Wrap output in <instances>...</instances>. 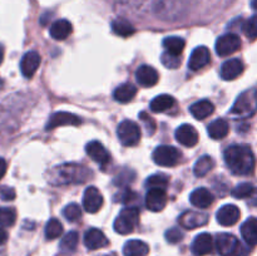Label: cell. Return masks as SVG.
<instances>
[{
    "label": "cell",
    "instance_id": "6da1fadb",
    "mask_svg": "<svg viewBox=\"0 0 257 256\" xmlns=\"http://www.w3.org/2000/svg\"><path fill=\"white\" fill-rule=\"evenodd\" d=\"M223 158L233 175L247 176L255 168V156L246 145H232L223 152Z\"/></svg>",
    "mask_w": 257,
    "mask_h": 256
},
{
    "label": "cell",
    "instance_id": "7a4b0ae2",
    "mask_svg": "<svg viewBox=\"0 0 257 256\" xmlns=\"http://www.w3.org/2000/svg\"><path fill=\"white\" fill-rule=\"evenodd\" d=\"M92 175L87 167L77 163H63L55 166L48 175V182L54 186L83 183Z\"/></svg>",
    "mask_w": 257,
    "mask_h": 256
},
{
    "label": "cell",
    "instance_id": "3957f363",
    "mask_svg": "<svg viewBox=\"0 0 257 256\" xmlns=\"http://www.w3.org/2000/svg\"><path fill=\"white\" fill-rule=\"evenodd\" d=\"M152 12L158 19L178 20L187 12L186 0H152Z\"/></svg>",
    "mask_w": 257,
    "mask_h": 256
},
{
    "label": "cell",
    "instance_id": "277c9868",
    "mask_svg": "<svg viewBox=\"0 0 257 256\" xmlns=\"http://www.w3.org/2000/svg\"><path fill=\"white\" fill-rule=\"evenodd\" d=\"M257 112V89L245 90L237 97L230 110V114L236 119H245L252 117Z\"/></svg>",
    "mask_w": 257,
    "mask_h": 256
},
{
    "label": "cell",
    "instance_id": "5b68a950",
    "mask_svg": "<svg viewBox=\"0 0 257 256\" xmlns=\"http://www.w3.org/2000/svg\"><path fill=\"white\" fill-rule=\"evenodd\" d=\"M216 246L221 256H247L248 248L231 233H220L216 237Z\"/></svg>",
    "mask_w": 257,
    "mask_h": 256
},
{
    "label": "cell",
    "instance_id": "8992f818",
    "mask_svg": "<svg viewBox=\"0 0 257 256\" xmlns=\"http://www.w3.org/2000/svg\"><path fill=\"white\" fill-rule=\"evenodd\" d=\"M140 220V211L136 207H125L114 220V231L120 235H128L135 230Z\"/></svg>",
    "mask_w": 257,
    "mask_h": 256
},
{
    "label": "cell",
    "instance_id": "52a82bcc",
    "mask_svg": "<svg viewBox=\"0 0 257 256\" xmlns=\"http://www.w3.org/2000/svg\"><path fill=\"white\" fill-rule=\"evenodd\" d=\"M117 135L120 143L125 147H135L141 141V128L131 119L122 120L117 128Z\"/></svg>",
    "mask_w": 257,
    "mask_h": 256
},
{
    "label": "cell",
    "instance_id": "ba28073f",
    "mask_svg": "<svg viewBox=\"0 0 257 256\" xmlns=\"http://www.w3.org/2000/svg\"><path fill=\"white\" fill-rule=\"evenodd\" d=\"M152 158L156 165L162 167H173L181 160V152L173 146H158L152 153Z\"/></svg>",
    "mask_w": 257,
    "mask_h": 256
},
{
    "label": "cell",
    "instance_id": "9c48e42d",
    "mask_svg": "<svg viewBox=\"0 0 257 256\" xmlns=\"http://www.w3.org/2000/svg\"><path fill=\"white\" fill-rule=\"evenodd\" d=\"M216 53L220 57H228L241 48V39L235 33H227L220 37L216 42Z\"/></svg>",
    "mask_w": 257,
    "mask_h": 256
},
{
    "label": "cell",
    "instance_id": "30bf717a",
    "mask_svg": "<svg viewBox=\"0 0 257 256\" xmlns=\"http://www.w3.org/2000/svg\"><path fill=\"white\" fill-rule=\"evenodd\" d=\"M178 222L183 228L195 230V228L202 227L208 222V215L201 211H185L178 217Z\"/></svg>",
    "mask_w": 257,
    "mask_h": 256
},
{
    "label": "cell",
    "instance_id": "8fae6325",
    "mask_svg": "<svg viewBox=\"0 0 257 256\" xmlns=\"http://www.w3.org/2000/svg\"><path fill=\"white\" fill-rule=\"evenodd\" d=\"M80 123H82V119L77 114L69 112H57L49 118L47 125H45V130L52 131L57 127H62V125H79Z\"/></svg>",
    "mask_w": 257,
    "mask_h": 256
},
{
    "label": "cell",
    "instance_id": "7c38bea8",
    "mask_svg": "<svg viewBox=\"0 0 257 256\" xmlns=\"http://www.w3.org/2000/svg\"><path fill=\"white\" fill-rule=\"evenodd\" d=\"M102 206L103 197L99 190L94 186L88 187L85 190L84 196H83V207H84V210L89 213H95L102 208Z\"/></svg>",
    "mask_w": 257,
    "mask_h": 256
},
{
    "label": "cell",
    "instance_id": "4fadbf2b",
    "mask_svg": "<svg viewBox=\"0 0 257 256\" xmlns=\"http://www.w3.org/2000/svg\"><path fill=\"white\" fill-rule=\"evenodd\" d=\"M167 205V195L165 190L161 188H151L146 195V206L150 211L160 212Z\"/></svg>",
    "mask_w": 257,
    "mask_h": 256
},
{
    "label": "cell",
    "instance_id": "5bb4252c",
    "mask_svg": "<svg viewBox=\"0 0 257 256\" xmlns=\"http://www.w3.org/2000/svg\"><path fill=\"white\" fill-rule=\"evenodd\" d=\"M40 62H42V58H40L39 53L35 52V50H30V52L25 53L22 58V62H20V70H22V74L25 78H32L35 74V72L39 68Z\"/></svg>",
    "mask_w": 257,
    "mask_h": 256
},
{
    "label": "cell",
    "instance_id": "9a60e30c",
    "mask_svg": "<svg viewBox=\"0 0 257 256\" xmlns=\"http://www.w3.org/2000/svg\"><path fill=\"white\" fill-rule=\"evenodd\" d=\"M213 250V238L210 233L203 232L195 237L191 245V251L196 256H206L212 252Z\"/></svg>",
    "mask_w": 257,
    "mask_h": 256
},
{
    "label": "cell",
    "instance_id": "2e32d148",
    "mask_svg": "<svg viewBox=\"0 0 257 256\" xmlns=\"http://www.w3.org/2000/svg\"><path fill=\"white\" fill-rule=\"evenodd\" d=\"M176 140L185 147H195L198 143V132L193 125L182 124L176 130Z\"/></svg>",
    "mask_w": 257,
    "mask_h": 256
},
{
    "label": "cell",
    "instance_id": "e0dca14e",
    "mask_svg": "<svg viewBox=\"0 0 257 256\" xmlns=\"http://www.w3.org/2000/svg\"><path fill=\"white\" fill-rule=\"evenodd\" d=\"M210 59L211 54L208 48L205 47V45H201V47L195 48L193 52L191 53L190 60H188V68L191 70H195V72L200 70L210 63Z\"/></svg>",
    "mask_w": 257,
    "mask_h": 256
},
{
    "label": "cell",
    "instance_id": "ac0fdd59",
    "mask_svg": "<svg viewBox=\"0 0 257 256\" xmlns=\"http://www.w3.org/2000/svg\"><path fill=\"white\" fill-rule=\"evenodd\" d=\"M85 152H87V155L94 162H97L100 166H105L110 161L108 151L98 141H90L89 143H87V146H85Z\"/></svg>",
    "mask_w": 257,
    "mask_h": 256
},
{
    "label": "cell",
    "instance_id": "d6986e66",
    "mask_svg": "<svg viewBox=\"0 0 257 256\" xmlns=\"http://www.w3.org/2000/svg\"><path fill=\"white\" fill-rule=\"evenodd\" d=\"M240 208L235 205H225L217 211L216 218L217 222L222 226H232L240 220Z\"/></svg>",
    "mask_w": 257,
    "mask_h": 256
},
{
    "label": "cell",
    "instance_id": "ffe728a7",
    "mask_svg": "<svg viewBox=\"0 0 257 256\" xmlns=\"http://www.w3.org/2000/svg\"><path fill=\"white\" fill-rule=\"evenodd\" d=\"M136 79H137L140 85L150 88L157 84L158 79H160V75H158V72L155 68L145 64L141 65L137 69V72H136Z\"/></svg>",
    "mask_w": 257,
    "mask_h": 256
},
{
    "label": "cell",
    "instance_id": "44dd1931",
    "mask_svg": "<svg viewBox=\"0 0 257 256\" xmlns=\"http://www.w3.org/2000/svg\"><path fill=\"white\" fill-rule=\"evenodd\" d=\"M243 68L245 67H243L242 60L233 58V59L223 63L220 70V75L223 80H233L242 74Z\"/></svg>",
    "mask_w": 257,
    "mask_h": 256
},
{
    "label": "cell",
    "instance_id": "7402d4cb",
    "mask_svg": "<svg viewBox=\"0 0 257 256\" xmlns=\"http://www.w3.org/2000/svg\"><path fill=\"white\" fill-rule=\"evenodd\" d=\"M109 243L104 233L98 228H89L84 235V245L89 250H98Z\"/></svg>",
    "mask_w": 257,
    "mask_h": 256
},
{
    "label": "cell",
    "instance_id": "603a6c76",
    "mask_svg": "<svg viewBox=\"0 0 257 256\" xmlns=\"http://www.w3.org/2000/svg\"><path fill=\"white\" fill-rule=\"evenodd\" d=\"M190 202L197 208H207L212 205L213 196L207 188L200 187L192 191L190 195Z\"/></svg>",
    "mask_w": 257,
    "mask_h": 256
},
{
    "label": "cell",
    "instance_id": "cb8c5ba5",
    "mask_svg": "<svg viewBox=\"0 0 257 256\" xmlns=\"http://www.w3.org/2000/svg\"><path fill=\"white\" fill-rule=\"evenodd\" d=\"M213 110H215V105H213L212 102H210L207 99L198 100V102L193 103L190 107L191 114L198 120H202L205 118L210 117L213 113Z\"/></svg>",
    "mask_w": 257,
    "mask_h": 256
},
{
    "label": "cell",
    "instance_id": "d4e9b609",
    "mask_svg": "<svg viewBox=\"0 0 257 256\" xmlns=\"http://www.w3.org/2000/svg\"><path fill=\"white\" fill-rule=\"evenodd\" d=\"M50 37L55 40H64L72 34V24L65 19L57 20L52 24L49 29Z\"/></svg>",
    "mask_w": 257,
    "mask_h": 256
},
{
    "label": "cell",
    "instance_id": "484cf974",
    "mask_svg": "<svg viewBox=\"0 0 257 256\" xmlns=\"http://www.w3.org/2000/svg\"><path fill=\"white\" fill-rule=\"evenodd\" d=\"M208 136H210L212 140L218 141L225 138L226 136L230 132V125H228L227 120L222 119V118H218V119H215L213 122H211L208 124L207 128Z\"/></svg>",
    "mask_w": 257,
    "mask_h": 256
},
{
    "label": "cell",
    "instance_id": "4316f807",
    "mask_svg": "<svg viewBox=\"0 0 257 256\" xmlns=\"http://www.w3.org/2000/svg\"><path fill=\"white\" fill-rule=\"evenodd\" d=\"M241 235L246 243L253 246L257 245V217L246 220L241 226Z\"/></svg>",
    "mask_w": 257,
    "mask_h": 256
},
{
    "label": "cell",
    "instance_id": "83f0119b",
    "mask_svg": "<svg viewBox=\"0 0 257 256\" xmlns=\"http://www.w3.org/2000/svg\"><path fill=\"white\" fill-rule=\"evenodd\" d=\"M150 252V246L141 240H130L123 246L124 256H146Z\"/></svg>",
    "mask_w": 257,
    "mask_h": 256
},
{
    "label": "cell",
    "instance_id": "f1b7e54d",
    "mask_svg": "<svg viewBox=\"0 0 257 256\" xmlns=\"http://www.w3.org/2000/svg\"><path fill=\"white\" fill-rule=\"evenodd\" d=\"M136 94H137V88L132 83H123V84L118 85L113 92V97L119 103L131 102Z\"/></svg>",
    "mask_w": 257,
    "mask_h": 256
},
{
    "label": "cell",
    "instance_id": "f546056e",
    "mask_svg": "<svg viewBox=\"0 0 257 256\" xmlns=\"http://www.w3.org/2000/svg\"><path fill=\"white\" fill-rule=\"evenodd\" d=\"M173 105H175V98L172 95L161 94L153 98L150 104V108L155 113H163L170 110Z\"/></svg>",
    "mask_w": 257,
    "mask_h": 256
},
{
    "label": "cell",
    "instance_id": "4dcf8cb0",
    "mask_svg": "<svg viewBox=\"0 0 257 256\" xmlns=\"http://www.w3.org/2000/svg\"><path fill=\"white\" fill-rule=\"evenodd\" d=\"M112 30L114 34L119 35V37H123V38L131 37V35L135 34L136 32L135 27H133L128 20L122 19V18H118V19L113 20Z\"/></svg>",
    "mask_w": 257,
    "mask_h": 256
},
{
    "label": "cell",
    "instance_id": "1f68e13d",
    "mask_svg": "<svg viewBox=\"0 0 257 256\" xmlns=\"http://www.w3.org/2000/svg\"><path fill=\"white\" fill-rule=\"evenodd\" d=\"M186 42L180 37H167L163 39V48L166 52L172 53V54L180 55L183 52Z\"/></svg>",
    "mask_w": 257,
    "mask_h": 256
},
{
    "label": "cell",
    "instance_id": "d6a6232c",
    "mask_svg": "<svg viewBox=\"0 0 257 256\" xmlns=\"http://www.w3.org/2000/svg\"><path fill=\"white\" fill-rule=\"evenodd\" d=\"M213 166H215V162H213V160L210 156H202V157L195 163L193 173H195V176H197V177H203V176H206L211 170H212Z\"/></svg>",
    "mask_w": 257,
    "mask_h": 256
},
{
    "label": "cell",
    "instance_id": "836d02e7",
    "mask_svg": "<svg viewBox=\"0 0 257 256\" xmlns=\"http://www.w3.org/2000/svg\"><path fill=\"white\" fill-rule=\"evenodd\" d=\"M78 241H79V236H78V232L75 231H70L68 232L64 237L60 241V250L63 252H73V251L77 248Z\"/></svg>",
    "mask_w": 257,
    "mask_h": 256
},
{
    "label": "cell",
    "instance_id": "e575fe53",
    "mask_svg": "<svg viewBox=\"0 0 257 256\" xmlns=\"http://www.w3.org/2000/svg\"><path fill=\"white\" fill-rule=\"evenodd\" d=\"M63 232V226L59 220L57 218H50L45 225V237L48 240H54L58 238Z\"/></svg>",
    "mask_w": 257,
    "mask_h": 256
},
{
    "label": "cell",
    "instance_id": "d590c367",
    "mask_svg": "<svg viewBox=\"0 0 257 256\" xmlns=\"http://www.w3.org/2000/svg\"><path fill=\"white\" fill-rule=\"evenodd\" d=\"M170 183V180H168V176L163 175V173H156V175H152L151 177L147 178L146 181V187L151 188H161V190H165L166 187Z\"/></svg>",
    "mask_w": 257,
    "mask_h": 256
},
{
    "label": "cell",
    "instance_id": "8d00e7d4",
    "mask_svg": "<svg viewBox=\"0 0 257 256\" xmlns=\"http://www.w3.org/2000/svg\"><path fill=\"white\" fill-rule=\"evenodd\" d=\"M17 220V211L13 207H0V226L10 227Z\"/></svg>",
    "mask_w": 257,
    "mask_h": 256
},
{
    "label": "cell",
    "instance_id": "74e56055",
    "mask_svg": "<svg viewBox=\"0 0 257 256\" xmlns=\"http://www.w3.org/2000/svg\"><path fill=\"white\" fill-rule=\"evenodd\" d=\"M63 216L67 218L69 222H75L82 217V208L78 203H69L63 210Z\"/></svg>",
    "mask_w": 257,
    "mask_h": 256
},
{
    "label": "cell",
    "instance_id": "f35d334b",
    "mask_svg": "<svg viewBox=\"0 0 257 256\" xmlns=\"http://www.w3.org/2000/svg\"><path fill=\"white\" fill-rule=\"evenodd\" d=\"M253 190H255V187H253L251 183L243 182V183H240V185L236 186L231 193H232L233 197L238 198V200H242V198L250 197L251 193L253 192Z\"/></svg>",
    "mask_w": 257,
    "mask_h": 256
},
{
    "label": "cell",
    "instance_id": "ab89813d",
    "mask_svg": "<svg viewBox=\"0 0 257 256\" xmlns=\"http://www.w3.org/2000/svg\"><path fill=\"white\" fill-rule=\"evenodd\" d=\"M161 62L168 69H176V68L180 67L181 64V58L180 55L172 54V53L165 52L161 55Z\"/></svg>",
    "mask_w": 257,
    "mask_h": 256
},
{
    "label": "cell",
    "instance_id": "60d3db41",
    "mask_svg": "<svg viewBox=\"0 0 257 256\" xmlns=\"http://www.w3.org/2000/svg\"><path fill=\"white\" fill-rule=\"evenodd\" d=\"M243 33L250 40L257 39V15L251 17L247 22L243 24Z\"/></svg>",
    "mask_w": 257,
    "mask_h": 256
},
{
    "label": "cell",
    "instance_id": "b9f144b4",
    "mask_svg": "<svg viewBox=\"0 0 257 256\" xmlns=\"http://www.w3.org/2000/svg\"><path fill=\"white\" fill-rule=\"evenodd\" d=\"M165 237L170 243H178L180 241H182L183 233L180 228L172 227V228H170V230L166 231Z\"/></svg>",
    "mask_w": 257,
    "mask_h": 256
},
{
    "label": "cell",
    "instance_id": "7bdbcfd3",
    "mask_svg": "<svg viewBox=\"0 0 257 256\" xmlns=\"http://www.w3.org/2000/svg\"><path fill=\"white\" fill-rule=\"evenodd\" d=\"M133 181H135V173L130 170L120 173V175L117 177V180H115V183L119 186H127L130 185V183H132Z\"/></svg>",
    "mask_w": 257,
    "mask_h": 256
},
{
    "label": "cell",
    "instance_id": "ee69618b",
    "mask_svg": "<svg viewBox=\"0 0 257 256\" xmlns=\"http://www.w3.org/2000/svg\"><path fill=\"white\" fill-rule=\"evenodd\" d=\"M140 118H141V120L145 123L146 128H147L148 135H153L156 131V123H155V120H153V118L150 117V115H148L146 112H141Z\"/></svg>",
    "mask_w": 257,
    "mask_h": 256
},
{
    "label": "cell",
    "instance_id": "f6af8a7d",
    "mask_svg": "<svg viewBox=\"0 0 257 256\" xmlns=\"http://www.w3.org/2000/svg\"><path fill=\"white\" fill-rule=\"evenodd\" d=\"M137 198V195H136L135 192H132L131 190H127L120 195V202L124 203V205H130V207H133V206L131 205H132L133 202H136Z\"/></svg>",
    "mask_w": 257,
    "mask_h": 256
},
{
    "label": "cell",
    "instance_id": "bcb514c9",
    "mask_svg": "<svg viewBox=\"0 0 257 256\" xmlns=\"http://www.w3.org/2000/svg\"><path fill=\"white\" fill-rule=\"evenodd\" d=\"M15 196H17V193H15L14 188L7 187V186L0 188V198L3 201H13L15 198Z\"/></svg>",
    "mask_w": 257,
    "mask_h": 256
},
{
    "label": "cell",
    "instance_id": "7dc6e473",
    "mask_svg": "<svg viewBox=\"0 0 257 256\" xmlns=\"http://www.w3.org/2000/svg\"><path fill=\"white\" fill-rule=\"evenodd\" d=\"M248 205L257 207V188L253 190V192L251 193V196L248 197Z\"/></svg>",
    "mask_w": 257,
    "mask_h": 256
},
{
    "label": "cell",
    "instance_id": "c3c4849f",
    "mask_svg": "<svg viewBox=\"0 0 257 256\" xmlns=\"http://www.w3.org/2000/svg\"><path fill=\"white\" fill-rule=\"evenodd\" d=\"M7 161H5L4 158H0V178H3V176L7 172Z\"/></svg>",
    "mask_w": 257,
    "mask_h": 256
},
{
    "label": "cell",
    "instance_id": "681fc988",
    "mask_svg": "<svg viewBox=\"0 0 257 256\" xmlns=\"http://www.w3.org/2000/svg\"><path fill=\"white\" fill-rule=\"evenodd\" d=\"M8 240V232L3 228V226H0V245L7 242Z\"/></svg>",
    "mask_w": 257,
    "mask_h": 256
},
{
    "label": "cell",
    "instance_id": "f907efd6",
    "mask_svg": "<svg viewBox=\"0 0 257 256\" xmlns=\"http://www.w3.org/2000/svg\"><path fill=\"white\" fill-rule=\"evenodd\" d=\"M3 59H4V47L0 44V64L3 63Z\"/></svg>",
    "mask_w": 257,
    "mask_h": 256
},
{
    "label": "cell",
    "instance_id": "816d5d0a",
    "mask_svg": "<svg viewBox=\"0 0 257 256\" xmlns=\"http://www.w3.org/2000/svg\"><path fill=\"white\" fill-rule=\"evenodd\" d=\"M251 5H252L253 9L257 10V0H252V2H251Z\"/></svg>",
    "mask_w": 257,
    "mask_h": 256
},
{
    "label": "cell",
    "instance_id": "f5cc1de1",
    "mask_svg": "<svg viewBox=\"0 0 257 256\" xmlns=\"http://www.w3.org/2000/svg\"><path fill=\"white\" fill-rule=\"evenodd\" d=\"M104 256H115L114 253H110V255H104Z\"/></svg>",
    "mask_w": 257,
    "mask_h": 256
}]
</instances>
